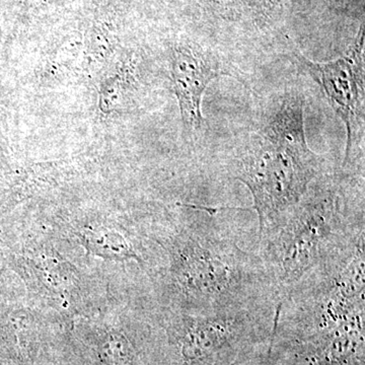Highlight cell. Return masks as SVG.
Returning a JSON list of instances; mask_svg holds the SVG:
<instances>
[{"label":"cell","instance_id":"6da1fadb","mask_svg":"<svg viewBox=\"0 0 365 365\" xmlns=\"http://www.w3.org/2000/svg\"><path fill=\"white\" fill-rule=\"evenodd\" d=\"M260 242L258 254L282 304L300 285L364 247V206L352 207L337 177L319 175Z\"/></svg>","mask_w":365,"mask_h":365},{"label":"cell","instance_id":"7a4b0ae2","mask_svg":"<svg viewBox=\"0 0 365 365\" xmlns=\"http://www.w3.org/2000/svg\"><path fill=\"white\" fill-rule=\"evenodd\" d=\"M322 158L309 148L304 101L297 91L280 97L230 163L232 177L251 192L260 237L282 222L321 175Z\"/></svg>","mask_w":365,"mask_h":365},{"label":"cell","instance_id":"3957f363","mask_svg":"<svg viewBox=\"0 0 365 365\" xmlns=\"http://www.w3.org/2000/svg\"><path fill=\"white\" fill-rule=\"evenodd\" d=\"M170 274L185 314H210L277 302L260 255L245 251L206 215L180 235Z\"/></svg>","mask_w":365,"mask_h":365},{"label":"cell","instance_id":"277c9868","mask_svg":"<svg viewBox=\"0 0 365 365\" xmlns=\"http://www.w3.org/2000/svg\"><path fill=\"white\" fill-rule=\"evenodd\" d=\"M299 66L323 88L329 104L342 120L347 130L343 168L347 165L353 144L355 125L364 100V33L359 34L346 54L333 61H312L295 53Z\"/></svg>","mask_w":365,"mask_h":365},{"label":"cell","instance_id":"5b68a950","mask_svg":"<svg viewBox=\"0 0 365 365\" xmlns=\"http://www.w3.org/2000/svg\"><path fill=\"white\" fill-rule=\"evenodd\" d=\"M170 69L184 130L193 135L202 128V98L209 83L220 76H232V71L215 53L193 42L174 45Z\"/></svg>","mask_w":365,"mask_h":365},{"label":"cell","instance_id":"8992f818","mask_svg":"<svg viewBox=\"0 0 365 365\" xmlns=\"http://www.w3.org/2000/svg\"><path fill=\"white\" fill-rule=\"evenodd\" d=\"M107 364L110 365H132V352L128 343L122 336H112L104 348Z\"/></svg>","mask_w":365,"mask_h":365}]
</instances>
